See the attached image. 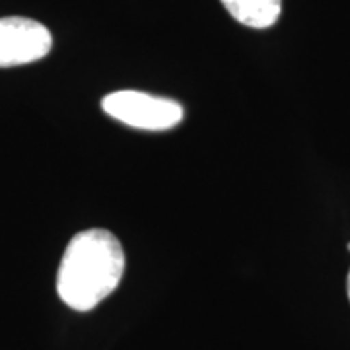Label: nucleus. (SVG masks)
Wrapping results in <instances>:
<instances>
[{
    "label": "nucleus",
    "mask_w": 350,
    "mask_h": 350,
    "mask_svg": "<svg viewBox=\"0 0 350 350\" xmlns=\"http://www.w3.org/2000/svg\"><path fill=\"white\" fill-rule=\"evenodd\" d=\"M228 14L253 29H267L275 25L282 12V0H220Z\"/></svg>",
    "instance_id": "nucleus-4"
},
{
    "label": "nucleus",
    "mask_w": 350,
    "mask_h": 350,
    "mask_svg": "<svg viewBox=\"0 0 350 350\" xmlns=\"http://www.w3.org/2000/svg\"><path fill=\"white\" fill-rule=\"evenodd\" d=\"M347 294H349V300H350V273H349V278H347Z\"/></svg>",
    "instance_id": "nucleus-5"
},
{
    "label": "nucleus",
    "mask_w": 350,
    "mask_h": 350,
    "mask_svg": "<svg viewBox=\"0 0 350 350\" xmlns=\"http://www.w3.org/2000/svg\"><path fill=\"white\" fill-rule=\"evenodd\" d=\"M123 273L121 241L107 230H84L64 250L57 273L59 298L76 312H90L115 292Z\"/></svg>",
    "instance_id": "nucleus-1"
},
{
    "label": "nucleus",
    "mask_w": 350,
    "mask_h": 350,
    "mask_svg": "<svg viewBox=\"0 0 350 350\" xmlns=\"http://www.w3.org/2000/svg\"><path fill=\"white\" fill-rule=\"evenodd\" d=\"M51 31L29 18H0V68L36 63L49 55Z\"/></svg>",
    "instance_id": "nucleus-3"
},
{
    "label": "nucleus",
    "mask_w": 350,
    "mask_h": 350,
    "mask_svg": "<svg viewBox=\"0 0 350 350\" xmlns=\"http://www.w3.org/2000/svg\"><path fill=\"white\" fill-rule=\"evenodd\" d=\"M349 251H350V243H349Z\"/></svg>",
    "instance_id": "nucleus-6"
},
{
    "label": "nucleus",
    "mask_w": 350,
    "mask_h": 350,
    "mask_svg": "<svg viewBox=\"0 0 350 350\" xmlns=\"http://www.w3.org/2000/svg\"><path fill=\"white\" fill-rule=\"evenodd\" d=\"M101 107L119 123L140 131H170L183 119L179 101L137 90L113 92L101 100Z\"/></svg>",
    "instance_id": "nucleus-2"
}]
</instances>
